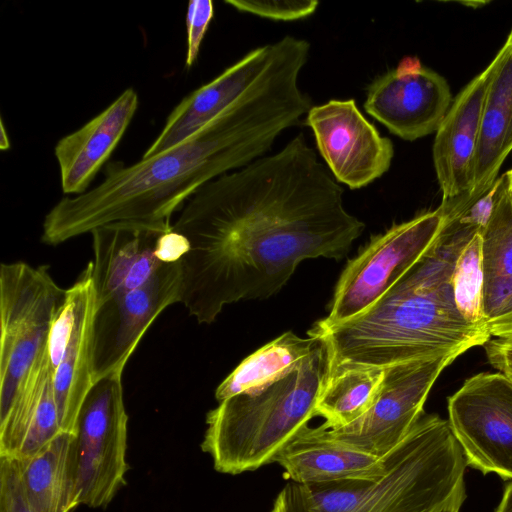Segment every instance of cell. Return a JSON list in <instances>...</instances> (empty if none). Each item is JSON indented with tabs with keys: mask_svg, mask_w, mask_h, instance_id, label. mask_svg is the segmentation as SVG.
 <instances>
[{
	"mask_svg": "<svg viewBox=\"0 0 512 512\" xmlns=\"http://www.w3.org/2000/svg\"><path fill=\"white\" fill-rule=\"evenodd\" d=\"M235 9L272 20L292 21L312 15L319 4L317 0H228Z\"/></svg>",
	"mask_w": 512,
	"mask_h": 512,
	"instance_id": "27",
	"label": "cell"
},
{
	"mask_svg": "<svg viewBox=\"0 0 512 512\" xmlns=\"http://www.w3.org/2000/svg\"><path fill=\"white\" fill-rule=\"evenodd\" d=\"M274 51V43L255 48L216 78L184 97L171 111L163 129L142 158L183 142L226 110L262 76Z\"/></svg>",
	"mask_w": 512,
	"mask_h": 512,
	"instance_id": "17",
	"label": "cell"
},
{
	"mask_svg": "<svg viewBox=\"0 0 512 512\" xmlns=\"http://www.w3.org/2000/svg\"><path fill=\"white\" fill-rule=\"evenodd\" d=\"M315 337L300 338L288 331L245 358L216 388L221 402L265 385L296 367L313 349Z\"/></svg>",
	"mask_w": 512,
	"mask_h": 512,
	"instance_id": "24",
	"label": "cell"
},
{
	"mask_svg": "<svg viewBox=\"0 0 512 512\" xmlns=\"http://www.w3.org/2000/svg\"><path fill=\"white\" fill-rule=\"evenodd\" d=\"M172 224L119 222L93 230V259L88 264L96 305L147 282L165 263L158 255L160 236Z\"/></svg>",
	"mask_w": 512,
	"mask_h": 512,
	"instance_id": "15",
	"label": "cell"
},
{
	"mask_svg": "<svg viewBox=\"0 0 512 512\" xmlns=\"http://www.w3.org/2000/svg\"><path fill=\"white\" fill-rule=\"evenodd\" d=\"M491 337L512 336V294L499 310L486 322Z\"/></svg>",
	"mask_w": 512,
	"mask_h": 512,
	"instance_id": "31",
	"label": "cell"
},
{
	"mask_svg": "<svg viewBox=\"0 0 512 512\" xmlns=\"http://www.w3.org/2000/svg\"><path fill=\"white\" fill-rule=\"evenodd\" d=\"M305 120L338 183L359 189L389 170L394 156L392 141L379 134L353 99L312 106Z\"/></svg>",
	"mask_w": 512,
	"mask_h": 512,
	"instance_id": "13",
	"label": "cell"
},
{
	"mask_svg": "<svg viewBox=\"0 0 512 512\" xmlns=\"http://www.w3.org/2000/svg\"><path fill=\"white\" fill-rule=\"evenodd\" d=\"M473 236L441 229L426 254L369 309L333 326L316 323L309 332L328 340L333 369L386 368L485 345L487 328L462 317L451 286L456 258Z\"/></svg>",
	"mask_w": 512,
	"mask_h": 512,
	"instance_id": "3",
	"label": "cell"
},
{
	"mask_svg": "<svg viewBox=\"0 0 512 512\" xmlns=\"http://www.w3.org/2000/svg\"><path fill=\"white\" fill-rule=\"evenodd\" d=\"M20 462L26 497L35 512H72L80 505L75 434L60 432Z\"/></svg>",
	"mask_w": 512,
	"mask_h": 512,
	"instance_id": "22",
	"label": "cell"
},
{
	"mask_svg": "<svg viewBox=\"0 0 512 512\" xmlns=\"http://www.w3.org/2000/svg\"><path fill=\"white\" fill-rule=\"evenodd\" d=\"M485 350L490 364L499 372L512 365V336L490 339Z\"/></svg>",
	"mask_w": 512,
	"mask_h": 512,
	"instance_id": "30",
	"label": "cell"
},
{
	"mask_svg": "<svg viewBox=\"0 0 512 512\" xmlns=\"http://www.w3.org/2000/svg\"><path fill=\"white\" fill-rule=\"evenodd\" d=\"M274 44L262 76L202 129L132 165L110 162L97 186L58 201L44 218L42 242L59 245L119 222L171 224L172 215L203 185L263 157L312 107L298 82L309 46L290 36Z\"/></svg>",
	"mask_w": 512,
	"mask_h": 512,
	"instance_id": "2",
	"label": "cell"
},
{
	"mask_svg": "<svg viewBox=\"0 0 512 512\" xmlns=\"http://www.w3.org/2000/svg\"><path fill=\"white\" fill-rule=\"evenodd\" d=\"M214 15V6L211 0H191L188 3L186 14L187 53L186 67L195 63L202 40Z\"/></svg>",
	"mask_w": 512,
	"mask_h": 512,
	"instance_id": "29",
	"label": "cell"
},
{
	"mask_svg": "<svg viewBox=\"0 0 512 512\" xmlns=\"http://www.w3.org/2000/svg\"><path fill=\"white\" fill-rule=\"evenodd\" d=\"M181 261L163 265L143 285L96 305L93 380L122 374L153 321L181 300Z\"/></svg>",
	"mask_w": 512,
	"mask_h": 512,
	"instance_id": "12",
	"label": "cell"
},
{
	"mask_svg": "<svg viewBox=\"0 0 512 512\" xmlns=\"http://www.w3.org/2000/svg\"><path fill=\"white\" fill-rule=\"evenodd\" d=\"M459 355L456 352L384 368L378 397L362 417L339 428L320 426L330 438L384 458L423 416V407L433 384Z\"/></svg>",
	"mask_w": 512,
	"mask_h": 512,
	"instance_id": "9",
	"label": "cell"
},
{
	"mask_svg": "<svg viewBox=\"0 0 512 512\" xmlns=\"http://www.w3.org/2000/svg\"><path fill=\"white\" fill-rule=\"evenodd\" d=\"M451 286L455 304L462 317L475 326L487 328L480 233L475 234L460 250L451 274Z\"/></svg>",
	"mask_w": 512,
	"mask_h": 512,
	"instance_id": "26",
	"label": "cell"
},
{
	"mask_svg": "<svg viewBox=\"0 0 512 512\" xmlns=\"http://www.w3.org/2000/svg\"><path fill=\"white\" fill-rule=\"evenodd\" d=\"M67 289L47 266H0V414L5 413L47 350Z\"/></svg>",
	"mask_w": 512,
	"mask_h": 512,
	"instance_id": "6",
	"label": "cell"
},
{
	"mask_svg": "<svg viewBox=\"0 0 512 512\" xmlns=\"http://www.w3.org/2000/svg\"><path fill=\"white\" fill-rule=\"evenodd\" d=\"M505 375H507L512 380V365L504 368L502 371Z\"/></svg>",
	"mask_w": 512,
	"mask_h": 512,
	"instance_id": "33",
	"label": "cell"
},
{
	"mask_svg": "<svg viewBox=\"0 0 512 512\" xmlns=\"http://www.w3.org/2000/svg\"><path fill=\"white\" fill-rule=\"evenodd\" d=\"M172 228L188 241L181 300L200 324L226 305L278 293L304 260H340L365 224L303 133L199 188Z\"/></svg>",
	"mask_w": 512,
	"mask_h": 512,
	"instance_id": "1",
	"label": "cell"
},
{
	"mask_svg": "<svg viewBox=\"0 0 512 512\" xmlns=\"http://www.w3.org/2000/svg\"><path fill=\"white\" fill-rule=\"evenodd\" d=\"M96 294L89 264L66 291L53 321L48 356L63 431L75 434L82 403L94 384L93 324Z\"/></svg>",
	"mask_w": 512,
	"mask_h": 512,
	"instance_id": "11",
	"label": "cell"
},
{
	"mask_svg": "<svg viewBox=\"0 0 512 512\" xmlns=\"http://www.w3.org/2000/svg\"><path fill=\"white\" fill-rule=\"evenodd\" d=\"M450 105L446 79L417 58L405 57L371 83L364 108L391 133L413 141L436 132Z\"/></svg>",
	"mask_w": 512,
	"mask_h": 512,
	"instance_id": "14",
	"label": "cell"
},
{
	"mask_svg": "<svg viewBox=\"0 0 512 512\" xmlns=\"http://www.w3.org/2000/svg\"><path fill=\"white\" fill-rule=\"evenodd\" d=\"M495 65L493 59L460 91L436 131L432 154L442 202L470 190L485 98Z\"/></svg>",
	"mask_w": 512,
	"mask_h": 512,
	"instance_id": "16",
	"label": "cell"
},
{
	"mask_svg": "<svg viewBox=\"0 0 512 512\" xmlns=\"http://www.w3.org/2000/svg\"><path fill=\"white\" fill-rule=\"evenodd\" d=\"M448 414L467 465L512 480V380L474 375L449 397Z\"/></svg>",
	"mask_w": 512,
	"mask_h": 512,
	"instance_id": "10",
	"label": "cell"
},
{
	"mask_svg": "<svg viewBox=\"0 0 512 512\" xmlns=\"http://www.w3.org/2000/svg\"><path fill=\"white\" fill-rule=\"evenodd\" d=\"M0 512H35L23 485L18 458L0 456Z\"/></svg>",
	"mask_w": 512,
	"mask_h": 512,
	"instance_id": "28",
	"label": "cell"
},
{
	"mask_svg": "<svg viewBox=\"0 0 512 512\" xmlns=\"http://www.w3.org/2000/svg\"><path fill=\"white\" fill-rule=\"evenodd\" d=\"M384 459L373 479L289 481L271 512H460L467 463L448 420L423 415Z\"/></svg>",
	"mask_w": 512,
	"mask_h": 512,
	"instance_id": "4",
	"label": "cell"
},
{
	"mask_svg": "<svg viewBox=\"0 0 512 512\" xmlns=\"http://www.w3.org/2000/svg\"><path fill=\"white\" fill-rule=\"evenodd\" d=\"M481 238L484 313L489 320L512 294V192L507 172L499 177L492 212Z\"/></svg>",
	"mask_w": 512,
	"mask_h": 512,
	"instance_id": "23",
	"label": "cell"
},
{
	"mask_svg": "<svg viewBox=\"0 0 512 512\" xmlns=\"http://www.w3.org/2000/svg\"><path fill=\"white\" fill-rule=\"evenodd\" d=\"M62 431L47 349L9 409L0 414V456L29 458Z\"/></svg>",
	"mask_w": 512,
	"mask_h": 512,
	"instance_id": "21",
	"label": "cell"
},
{
	"mask_svg": "<svg viewBox=\"0 0 512 512\" xmlns=\"http://www.w3.org/2000/svg\"><path fill=\"white\" fill-rule=\"evenodd\" d=\"M138 108V94L124 90L106 109L76 131L61 138L54 148L63 193H85L98 171L122 139Z\"/></svg>",
	"mask_w": 512,
	"mask_h": 512,
	"instance_id": "19",
	"label": "cell"
},
{
	"mask_svg": "<svg viewBox=\"0 0 512 512\" xmlns=\"http://www.w3.org/2000/svg\"><path fill=\"white\" fill-rule=\"evenodd\" d=\"M495 512H512V480L507 483Z\"/></svg>",
	"mask_w": 512,
	"mask_h": 512,
	"instance_id": "32",
	"label": "cell"
},
{
	"mask_svg": "<svg viewBox=\"0 0 512 512\" xmlns=\"http://www.w3.org/2000/svg\"><path fill=\"white\" fill-rule=\"evenodd\" d=\"M496 65L484 103L480 136L467 194L443 202L451 210L464 209L485 195L512 150V29L494 57Z\"/></svg>",
	"mask_w": 512,
	"mask_h": 512,
	"instance_id": "18",
	"label": "cell"
},
{
	"mask_svg": "<svg viewBox=\"0 0 512 512\" xmlns=\"http://www.w3.org/2000/svg\"><path fill=\"white\" fill-rule=\"evenodd\" d=\"M384 368L341 367L332 374L316 404V416L326 429L346 426L362 417L376 401Z\"/></svg>",
	"mask_w": 512,
	"mask_h": 512,
	"instance_id": "25",
	"label": "cell"
},
{
	"mask_svg": "<svg viewBox=\"0 0 512 512\" xmlns=\"http://www.w3.org/2000/svg\"><path fill=\"white\" fill-rule=\"evenodd\" d=\"M444 223L440 208L393 225L380 234L342 272L328 316L317 322L328 327L369 309L432 247Z\"/></svg>",
	"mask_w": 512,
	"mask_h": 512,
	"instance_id": "7",
	"label": "cell"
},
{
	"mask_svg": "<svg viewBox=\"0 0 512 512\" xmlns=\"http://www.w3.org/2000/svg\"><path fill=\"white\" fill-rule=\"evenodd\" d=\"M507 174L509 176V183H510V190L512 192V169H510L509 171H507Z\"/></svg>",
	"mask_w": 512,
	"mask_h": 512,
	"instance_id": "34",
	"label": "cell"
},
{
	"mask_svg": "<svg viewBox=\"0 0 512 512\" xmlns=\"http://www.w3.org/2000/svg\"><path fill=\"white\" fill-rule=\"evenodd\" d=\"M127 424L122 374L96 381L82 403L76 422L80 504L105 507L125 484Z\"/></svg>",
	"mask_w": 512,
	"mask_h": 512,
	"instance_id": "8",
	"label": "cell"
},
{
	"mask_svg": "<svg viewBox=\"0 0 512 512\" xmlns=\"http://www.w3.org/2000/svg\"><path fill=\"white\" fill-rule=\"evenodd\" d=\"M315 337L311 352L292 370L236 394L207 413L201 448L215 470L237 475L274 463L280 450L316 416V404L333 370L328 340Z\"/></svg>",
	"mask_w": 512,
	"mask_h": 512,
	"instance_id": "5",
	"label": "cell"
},
{
	"mask_svg": "<svg viewBox=\"0 0 512 512\" xmlns=\"http://www.w3.org/2000/svg\"><path fill=\"white\" fill-rule=\"evenodd\" d=\"M286 479L324 483L373 479L385 472V459L354 449L327 436L318 427L304 426L276 455Z\"/></svg>",
	"mask_w": 512,
	"mask_h": 512,
	"instance_id": "20",
	"label": "cell"
}]
</instances>
